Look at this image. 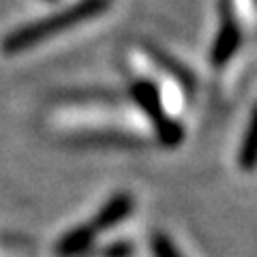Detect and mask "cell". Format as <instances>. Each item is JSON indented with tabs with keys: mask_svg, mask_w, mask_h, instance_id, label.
Listing matches in <instances>:
<instances>
[{
	"mask_svg": "<svg viewBox=\"0 0 257 257\" xmlns=\"http://www.w3.org/2000/svg\"><path fill=\"white\" fill-rule=\"evenodd\" d=\"M133 210V199L128 193H116L114 197L107 199V204L101 208L99 214L94 219L96 227H103V229H109L118 225L120 221H124L128 214Z\"/></svg>",
	"mask_w": 257,
	"mask_h": 257,
	"instance_id": "277c9868",
	"label": "cell"
},
{
	"mask_svg": "<svg viewBox=\"0 0 257 257\" xmlns=\"http://www.w3.org/2000/svg\"><path fill=\"white\" fill-rule=\"evenodd\" d=\"M111 0H79L73 7H67L54 15H47L45 20H39V22H32L26 24L18 30H13L11 35L5 37L3 41V50L7 54H18L24 52L26 47H32L37 43L45 41V39L54 37L56 32L60 30H67L71 26H77L86 20L94 18V15L103 13L109 7Z\"/></svg>",
	"mask_w": 257,
	"mask_h": 257,
	"instance_id": "6da1fadb",
	"label": "cell"
},
{
	"mask_svg": "<svg viewBox=\"0 0 257 257\" xmlns=\"http://www.w3.org/2000/svg\"><path fill=\"white\" fill-rule=\"evenodd\" d=\"M238 163L244 167V170H251L253 167V126L246 128L244 140H242V148L238 152Z\"/></svg>",
	"mask_w": 257,
	"mask_h": 257,
	"instance_id": "ba28073f",
	"label": "cell"
},
{
	"mask_svg": "<svg viewBox=\"0 0 257 257\" xmlns=\"http://www.w3.org/2000/svg\"><path fill=\"white\" fill-rule=\"evenodd\" d=\"M131 253H133V246L128 242H116L105 251V257H131Z\"/></svg>",
	"mask_w": 257,
	"mask_h": 257,
	"instance_id": "9c48e42d",
	"label": "cell"
},
{
	"mask_svg": "<svg viewBox=\"0 0 257 257\" xmlns=\"http://www.w3.org/2000/svg\"><path fill=\"white\" fill-rule=\"evenodd\" d=\"M94 240V227L92 225H79V227L71 229L69 234H64L58 242V253L60 255H67V257H73L84 253L88 246L92 244Z\"/></svg>",
	"mask_w": 257,
	"mask_h": 257,
	"instance_id": "5b68a950",
	"label": "cell"
},
{
	"mask_svg": "<svg viewBox=\"0 0 257 257\" xmlns=\"http://www.w3.org/2000/svg\"><path fill=\"white\" fill-rule=\"evenodd\" d=\"M242 43V32L236 26L234 20H225L221 24L219 32L214 37V43H212V52H210V60L214 67H223L231 60V56L236 54V50Z\"/></svg>",
	"mask_w": 257,
	"mask_h": 257,
	"instance_id": "7a4b0ae2",
	"label": "cell"
},
{
	"mask_svg": "<svg viewBox=\"0 0 257 257\" xmlns=\"http://www.w3.org/2000/svg\"><path fill=\"white\" fill-rule=\"evenodd\" d=\"M150 246H152V251H155L157 257H182L178 253V248L174 246V242L165 234H155L152 236Z\"/></svg>",
	"mask_w": 257,
	"mask_h": 257,
	"instance_id": "52a82bcc",
	"label": "cell"
},
{
	"mask_svg": "<svg viewBox=\"0 0 257 257\" xmlns=\"http://www.w3.org/2000/svg\"><path fill=\"white\" fill-rule=\"evenodd\" d=\"M128 92H131V99L135 101V105H138L152 122H157V120L165 114L163 105H161L159 88H157V84H152L150 79H138V82H133L131 88H128Z\"/></svg>",
	"mask_w": 257,
	"mask_h": 257,
	"instance_id": "3957f363",
	"label": "cell"
},
{
	"mask_svg": "<svg viewBox=\"0 0 257 257\" xmlns=\"http://www.w3.org/2000/svg\"><path fill=\"white\" fill-rule=\"evenodd\" d=\"M45 3H56V0H45Z\"/></svg>",
	"mask_w": 257,
	"mask_h": 257,
	"instance_id": "30bf717a",
	"label": "cell"
},
{
	"mask_svg": "<svg viewBox=\"0 0 257 257\" xmlns=\"http://www.w3.org/2000/svg\"><path fill=\"white\" fill-rule=\"evenodd\" d=\"M157 128V140L167 148H176L184 142V126L178 122L176 118L170 116H161L157 122H152Z\"/></svg>",
	"mask_w": 257,
	"mask_h": 257,
	"instance_id": "8992f818",
	"label": "cell"
}]
</instances>
